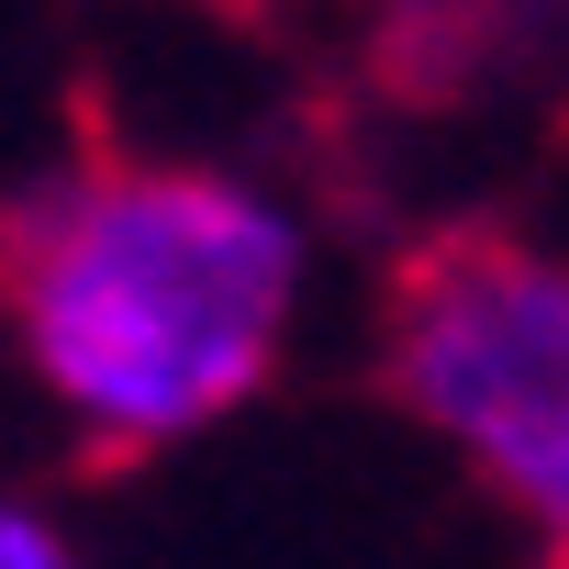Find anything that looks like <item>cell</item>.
<instances>
[{
    "label": "cell",
    "instance_id": "obj_1",
    "mask_svg": "<svg viewBox=\"0 0 569 569\" xmlns=\"http://www.w3.org/2000/svg\"><path fill=\"white\" fill-rule=\"evenodd\" d=\"M291 279V223L223 168L112 146L0 201V325L123 458L234 413L268 380Z\"/></svg>",
    "mask_w": 569,
    "mask_h": 569
},
{
    "label": "cell",
    "instance_id": "obj_2",
    "mask_svg": "<svg viewBox=\"0 0 569 569\" xmlns=\"http://www.w3.org/2000/svg\"><path fill=\"white\" fill-rule=\"evenodd\" d=\"M380 380L569 547V268L513 223H425L380 268Z\"/></svg>",
    "mask_w": 569,
    "mask_h": 569
},
{
    "label": "cell",
    "instance_id": "obj_4",
    "mask_svg": "<svg viewBox=\"0 0 569 569\" xmlns=\"http://www.w3.org/2000/svg\"><path fill=\"white\" fill-rule=\"evenodd\" d=\"M547 569H569V547H558V558H547Z\"/></svg>",
    "mask_w": 569,
    "mask_h": 569
},
{
    "label": "cell",
    "instance_id": "obj_3",
    "mask_svg": "<svg viewBox=\"0 0 569 569\" xmlns=\"http://www.w3.org/2000/svg\"><path fill=\"white\" fill-rule=\"evenodd\" d=\"M0 569H68V558H57V536L34 513H0Z\"/></svg>",
    "mask_w": 569,
    "mask_h": 569
}]
</instances>
